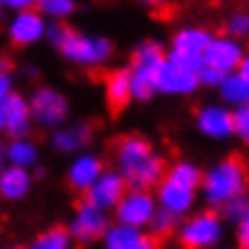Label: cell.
Wrapping results in <instances>:
<instances>
[{"label": "cell", "mask_w": 249, "mask_h": 249, "mask_svg": "<svg viewBox=\"0 0 249 249\" xmlns=\"http://www.w3.org/2000/svg\"><path fill=\"white\" fill-rule=\"evenodd\" d=\"M66 61L87 66V68H97L104 66L111 58V41L104 36H92V34H80L61 22L46 24V36H44Z\"/></svg>", "instance_id": "obj_1"}, {"label": "cell", "mask_w": 249, "mask_h": 249, "mask_svg": "<svg viewBox=\"0 0 249 249\" xmlns=\"http://www.w3.org/2000/svg\"><path fill=\"white\" fill-rule=\"evenodd\" d=\"M116 162H119V172L124 174L131 189H153L162 181L165 174L162 158L155 155L150 143L138 136L121 141L116 150Z\"/></svg>", "instance_id": "obj_2"}, {"label": "cell", "mask_w": 249, "mask_h": 249, "mask_svg": "<svg viewBox=\"0 0 249 249\" xmlns=\"http://www.w3.org/2000/svg\"><path fill=\"white\" fill-rule=\"evenodd\" d=\"M247 186V174L240 160H223L215 167H211L201 179V191L208 206L223 208L230 198L242 196Z\"/></svg>", "instance_id": "obj_3"}, {"label": "cell", "mask_w": 249, "mask_h": 249, "mask_svg": "<svg viewBox=\"0 0 249 249\" xmlns=\"http://www.w3.org/2000/svg\"><path fill=\"white\" fill-rule=\"evenodd\" d=\"M29 109H32V121L41 128H56L66 124L68 119V102L66 97L53 89V87H39L29 97Z\"/></svg>", "instance_id": "obj_4"}, {"label": "cell", "mask_w": 249, "mask_h": 249, "mask_svg": "<svg viewBox=\"0 0 249 249\" xmlns=\"http://www.w3.org/2000/svg\"><path fill=\"white\" fill-rule=\"evenodd\" d=\"M211 39L213 36L206 29L186 27V29H181V32L174 34L172 49H169L167 56L172 61H177V63H181V66H186V68H191V71L198 73V68L203 66V51L211 44Z\"/></svg>", "instance_id": "obj_5"}, {"label": "cell", "mask_w": 249, "mask_h": 249, "mask_svg": "<svg viewBox=\"0 0 249 249\" xmlns=\"http://www.w3.org/2000/svg\"><path fill=\"white\" fill-rule=\"evenodd\" d=\"M198 73L165 56L155 68V87L160 94H191L198 89Z\"/></svg>", "instance_id": "obj_6"}, {"label": "cell", "mask_w": 249, "mask_h": 249, "mask_svg": "<svg viewBox=\"0 0 249 249\" xmlns=\"http://www.w3.org/2000/svg\"><path fill=\"white\" fill-rule=\"evenodd\" d=\"M179 240L186 247H215L223 240V220L215 213H198L179 228Z\"/></svg>", "instance_id": "obj_7"}, {"label": "cell", "mask_w": 249, "mask_h": 249, "mask_svg": "<svg viewBox=\"0 0 249 249\" xmlns=\"http://www.w3.org/2000/svg\"><path fill=\"white\" fill-rule=\"evenodd\" d=\"M107 228H109L107 211L99 208V206H94V203H89V201H85V203L78 206V211L73 213L71 225H68L73 240H78L83 245H89L94 240H102V235L107 232Z\"/></svg>", "instance_id": "obj_8"}, {"label": "cell", "mask_w": 249, "mask_h": 249, "mask_svg": "<svg viewBox=\"0 0 249 249\" xmlns=\"http://www.w3.org/2000/svg\"><path fill=\"white\" fill-rule=\"evenodd\" d=\"M155 211H158V203L148 189H131L114 206L119 223H128V225H138V228H145Z\"/></svg>", "instance_id": "obj_9"}, {"label": "cell", "mask_w": 249, "mask_h": 249, "mask_svg": "<svg viewBox=\"0 0 249 249\" xmlns=\"http://www.w3.org/2000/svg\"><path fill=\"white\" fill-rule=\"evenodd\" d=\"M7 36L15 46H32L46 36V17L36 7L19 10L7 22Z\"/></svg>", "instance_id": "obj_10"}, {"label": "cell", "mask_w": 249, "mask_h": 249, "mask_svg": "<svg viewBox=\"0 0 249 249\" xmlns=\"http://www.w3.org/2000/svg\"><path fill=\"white\" fill-rule=\"evenodd\" d=\"M242 56H245V46L240 44V39L225 34V36H213L211 39V44L203 51V63L230 73V71H237Z\"/></svg>", "instance_id": "obj_11"}, {"label": "cell", "mask_w": 249, "mask_h": 249, "mask_svg": "<svg viewBox=\"0 0 249 249\" xmlns=\"http://www.w3.org/2000/svg\"><path fill=\"white\" fill-rule=\"evenodd\" d=\"M196 126L206 138L213 141H228L235 136V124H232V111L223 104H206L196 114Z\"/></svg>", "instance_id": "obj_12"}, {"label": "cell", "mask_w": 249, "mask_h": 249, "mask_svg": "<svg viewBox=\"0 0 249 249\" xmlns=\"http://www.w3.org/2000/svg\"><path fill=\"white\" fill-rule=\"evenodd\" d=\"M158 201L160 206L167 208L169 213L174 215H186L191 208H194V201H196V186H189L184 181H177L172 177H165L162 184H158Z\"/></svg>", "instance_id": "obj_13"}, {"label": "cell", "mask_w": 249, "mask_h": 249, "mask_svg": "<svg viewBox=\"0 0 249 249\" xmlns=\"http://www.w3.org/2000/svg\"><path fill=\"white\" fill-rule=\"evenodd\" d=\"M126 186H128V184H126V179H124L121 172H102L99 179H97L85 194H87V201H89V203H94V206L109 211V208H114V206L119 203V198L126 194Z\"/></svg>", "instance_id": "obj_14"}, {"label": "cell", "mask_w": 249, "mask_h": 249, "mask_svg": "<svg viewBox=\"0 0 249 249\" xmlns=\"http://www.w3.org/2000/svg\"><path fill=\"white\" fill-rule=\"evenodd\" d=\"M104 247L107 249H150L155 247L153 235H145L143 228L138 225H128V223H114L107 228V232L102 235Z\"/></svg>", "instance_id": "obj_15"}, {"label": "cell", "mask_w": 249, "mask_h": 249, "mask_svg": "<svg viewBox=\"0 0 249 249\" xmlns=\"http://www.w3.org/2000/svg\"><path fill=\"white\" fill-rule=\"evenodd\" d=\"M2 111H5V133L10 138H19V136H29L32 131V109H29V99H24L22 94L12 92L5 102H2Z\"/></svg>", "instance_id": "obj_16"}, {"label": "cell", "mask_w": 249, "mask_h": 249, "mask_svg": "<svg viewBox=\"0 0 249 249\" xmlns=\"http://www.w3.org/2000/svg\"><path fill=\"white\" fill-rule=\"evenodd\" d=\"M34 174L27 167L5 165L0 172V198L2 201H22L32 191Z\"/></svg>", "instance_id": "obj_17"}, {"label": "cell", "mask_w": 249, "mask_h": 249, "mask_svg": "<svg viewBox=\"0 0 249 249\" xmlns=\"http://www.w3.org/2000/svg\"><path fill=\"white\" fill-rule=\"evenodd\" d=\"M92 141V131L87 124H68L56 126L51 136V145L56 153H83L85 145Z\"/></svg>", "instance_id": "obj_18"}, {"label": "cell", "mask_w": 249, "mask_h": 249, "mask_svg": "<svg viewBox=\"0 0 249 249\" xmlns=\"http://www.w3.org/2000/svg\"><path fill=\"white\" fill-rule=\"evenodd\" d=\"M104 172V167L99 162V158H94V155H78L71 167H68V181H71V186L73 189H78V191H87L97 179H99V174Z\"/></svg>", "instance_id": "obj_19"}, {"label": "cell", "mask_w": 249, "mask_h": 249, "mask_svg": "<svg viewBox=\"0 0 249 249\" xmlns=\"http://www.w3.org/2000/svg\"><path fill=\"white\" fill-rule=\"evenodd\" d=\"M5 162L32 169V167H36V162H39V148L29 141V136L10 138V143L5 145Z\"/></svg>", "instance_id": "obj_20"}, {"label": "cell", "mask_w": 249, "mask_h": 249, "mask_svg": "<svg viewBox=\"0 0 249 249\" xmlns=\"http://www.w3.org/2000/svg\"><path fill=\"white\" fill-rule=\"evenodd\" d=\"M160 66V63H158ZM158 66H138V63H131V97L133 99H141V102H148L158 94V87H155V68Z\"/></svg>", "instance_id": "obj_21"}, {"label": "cell", "mask_w": 249, "mask_h": 249, "mask_svg": "<svg viewBox=\"0 0 249 249\" xmlns=\"http://www.w3.org/2000/svg\"><path fill=\"white\" fill-rule=\"evenodd\" d=\"M218 92H220V99L225 104H232V107L245 104V102H249V80L240 71H230L223 78V83L218 85Z\"/></svg>", "instance_id": "obj_22"}, {"label": "cell", "mask_w": 249, "mask_h": 249, "mask_svg": "<svg viewBox=\"0 0 249 249\" xmlns=\"http://www.w3.org/2000/svg\"><path fill=\"white\" fill-rule=\"evenodd\" d=\"M107 99L114 109H121L128 104L131 97V71H116L107 80Z\"/></svg>", "instance_id": "obj_23"}, {"label": "cell", "mask_w": 249, "mask_h": 249, "mask_svg": "<svg viewBox=\"0 0 249 249\" xmlns=\"http://www.w3.org/2000/svg\"><path fill=\"white\" fill-rule=\"evenodd\" d=\"M73 242V235L68 228H49L41 232L34 242V249H68Z\"/></svg>", "instance_id": "obj_24"}, {"label": "cell", "mask_w": 249, "mask_h": 249, "mask_svg": "<svg viewBox=\"0 0 249 249\" xmlns=\"http://www.w3.org/2000/svg\"><path fill=\"white\" fill-rule=\"evenodd\" d=\"M36 10L53 22H63L75 12V0H36Z\"/></svg>", "instance_id": "obj_25"}, {"label": "cell", "mask_w": 249, "mask_h": 249, "mask_svg": "<svg viewBox=\"0 0 249 249\" xmlns=\"http://www.w3.org/2000/svg\"><path fill=\"white\" fill-rule=\"evenodd\" d=\"M177 220H179V215L169 213L167 208L160 206V208L153 213V218H150V223H148L145 228L150 230V235H153V237H167V235L177 228Z\"/></svg>", "instance_id": "obj_26"}, {"label": "cell", "mask_w": 249, "mask_h": 249, "mask_svg": "<svg viewBox=\"0 0 249 249\" xmlns=\"http://www.w3.org/2000/svg\"><path fill=\"white\" fill-rule=\"evenodd\" d=\"M162 58H165V51L155 41H143L133 51V63H138V66H158Z\"/></svg>", "instance_id": "obj_27"}, {"label": "cell", "mask_w": 249, "mask_h": 249, "mask_svg": "<svg viewBox=\"0 0 249 249\" xmlns=\"http://www.w3.org/2000/svg\"><path fill=\"white\" fill-rule=\"evenodd\" d=\"M167 177H172V179H177V181H184V184H189V186H201V179H203V174H201V169L196 165H191V162H177V165L169 169V174Z\"/></svg>", "instance_id": "obj_28"}, {"label": "cell", "mask_w": 249, "mask_h": 249, "mask_svg": "<svg viewBox=\"0 0 249 249\" xmlns=\"http://www.w3.org/2000/svg\"><path fill=\"white\" fill-rule=\"evenodd\" d=\"M247 213H249V201L245 198V194L230 198V201L223 206V215H225V220H230V223H235V225H240V223L247 218Z\"/></svg>", "instance_id": "obj_29"}, {"label": "cell", "mask_w": 249, "mask_h": 249, "mask_svg": "<svg viewBox=\"0 0 249 249\" xmlns=\"http://www.w3.org/2000/svg\"><path fill=\"white\" fill-rule=\"evenodd\" d=\"M232 124H235V136L249 145V102L237 104L232 109Z\"/></svg>", "instance_id": "obj_30"}, {"label": "cell", "mask_w": 249, "mask_h": 249, "mask_svg": "<svg viewBox=\"0 0 249 249\" xmlns=\"http://www.w3.org/2000/svg\"><path fill=\"white\" fill-rule=\"evenodd\" d=\"M228 34L235 36V39H245L249 36V12H235L230 19H228Z\"/></svg>", "instance_id": "obj_31"}, {"label": "cell", "mask_w": 249, "mask_h": 249, "mask_svg": "<svg viewBox=\"0 0 249 249\" xmlns=\"http://www.w3.org/2000/svg\"><path fill=\"white\" fill-rule=\"evenodd\" d=\"M225 75H228L225 71H220V68H215V66H208V63H203V66L198 68V83L206 85V87H218V85L223 83Z\"/></svg>", "instance_id": "obj_32"}, {"label": "cell", "mask_w": 249, "mask_h": 249, "mask_svg": "<svg viewBox=\"0 0 249 249\" xmlns=\"http://www.w3.org/2000/svg\"><path fill=\"white\" fill-rule=\"evenodd\" d=\"M15 89H12V75H10V71H2L0 68V104L12 94Z\"/></svg>", "instance_id": "obj_33"}, {"label": "cell", "mask_w": 249, "mask_h": 249, "mask_svg": "<svg viewBox=\"0 0 249 249\" xmlns=\"http://www.w3.org/2000/svg\"><path fill=\"white\" fill-rule=\"evenodd\" d=\"M2 7H7V10H12V12L32 10V7H36V0H2Z\"/></svg>", "instance_id": "obj_34"}, {"label": "cell", "mask_w": 249, "mask_h": 249, "mask_svg": "<svg viewBox=\"0 0 249 249\" xmlns=\"http://www.w3.org/2000/svg\"><path fill=\"white\" fill-rule=\"evenodd\" d=\"M240 242L245 247H249V213H247V218L240 223Z\"/></svg>", "instance_id": "obj_35"}, {"label": "cell", "mask_w": 249, "mask_h": 249, "mask_svg": "<svg viewBox=\"0 0 249 249\" xmlns=\"http://www.w3.org/2000/svg\"><path fill=\"white\" fill-rule=\"evenodd\" d=\"M237 71H240V73H242V75L249 80V53H245V56H242V61H240Z\"/></svg>", "instance_id": "obj_36"}, {"label": "cell", "mask_w": 249, "mask_h": 249, "mask_svg": "<svg viewBox=\"0 0 249 249\" xmlns=\"http://www.w3.org/2000/svg\"><path fill=\"white\" fill-rule=\"evenodd\" d=\"M2 167H5V143L0 141V172H2Z\"/></svg>", "instance_id": "obj_37"}, {"label": "cell", "mask_w": 249, "mask_h": 249, "mask_svg": "<svg viewBox=\"0 0 249 249\" xmlns=\"http://www.w3.org/2000/svg\"><path fill=\"white\" fill-rule=\"evenodd\" d=\"M0 133H5V111H2V104H0Z\"/></svg>", "instance_id": "obj_38"}, {"label": "cell", "mask_w": 249, "mask_h": 249, "mask_svg": "<svg viewBox=\"0 0 249 249\" xmlns=\"http://www.w3.org/2000/svg\"><path fill=\"white\" fill-rule=\"evenodd\" d=\"M0 68H2V71H10V61H7V58H0Z\"/></svg>", "instance_id": "obj_39"}, {"label": "cell", "mask_w": 249, "mask_h": 249, "mask_svg": "<svg viewBox=\"0 0 249 249\" xmlns=\"http://www.w3.org/2000/svg\"><path fill=\"white\" fill-rule=\"evenodd\" d=\"M141 2H145V5H160V2H165V0H141Z\"/></svg>", "instance_id": "obj_40"}, {"label": "cell", "mask_w": 249, "mask_h": 249, "mask_svg": "<svg viewBox=\"0 0 249 249\" xmlns=\"http://www.w3.org/2000/svg\"><path fill=\"white\" fill-rule=\"evenodd\" d=\"M0 7H2V0H0Z\"/></svg>", "instance_id": "obj_41"}]
</instances>
